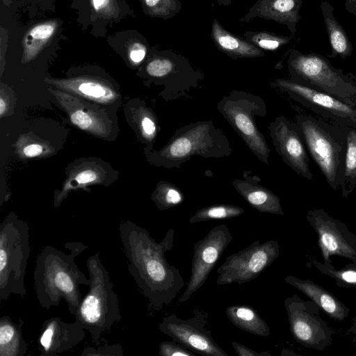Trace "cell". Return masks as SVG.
Returning <instances> with one entry per match:
<instances>
[{
	"instance_id": "1",
	"label": "cell",
	"mask_w": 356,
	"mask_h": 356,
	"mask_svg": "<svg viewBox=\"0 0 356 356\" xmlns=\"http://www.w3.org/2000/svg\"><path fill=\"white\" fill-rule=\"evenodd\" d=\"M127 268L148 306L159 310L173 301L186 286L181 274L166 259L174 245L175 229H169L161 242L136 223L123 221L118 225Z\"/></svg>"
},
{
	"instance_id": "2",
	"label": "cell",
	"mask_w": 356,
	"mask_h": 356,
	"mask_svg": "<svg viewBox=\"0 0 356 356\" xmlns=\"http://www.w3.org/2000/svg\"><path fill=\"white\" fill-rule=\"evenodd\" d=\"M75 256L51 245L44 246L37 256L33 284L40 307L49 309L64 299L68 311L75 315L83 298L79 285L90 280L80 270Z\"/></svg>"
},
{
	"instance_id": "3",
	"label": "cell",
	"mask_w": 356,
	"mask_h": 356,
	"mask_svg": "<svg viewBox=\"0 0 356 356\" xmlns=\"http://www.w3.org/2000/svg\"><path fill=\"white\" fill-rule=\"evenodd\" d=\"M86 267L90 280L89 290L82 298L74 317L89 332L92 341L99 346L102 333L111 330L121 321L122 316L118 295L99 252L88 257Z\"/></svg>"
},
{
	"instance_id": "4",
	"label": "cell",
	"mask_w": 356,
	"mask_h": 356,
	"mask_svg": "<svg viewBox=\"0 0 356 356\" xmlns=\"http://www.w3.org/2000/svg\"><path fill=\"white\" fill-rule=\"evenodd\" d=\"M232 152L227 136L212 120L198 121L177 129L166 145L154 154V161L167 168H179L193 156L220 159Z\"/></svg>"
},
{
	"instance_id": "5",
	"label": "cell",
	"mask_w": 356,
	"mask_h": 356,
	"mask_svg": "<svg viewBox=\"0 0 356 356\" xmlns=\"http://www.w3.org/2000/svg\"><path fill=\"white\" fill-rule=\"evenodd\" d=\"M301 137L327 184L334 191L340 187L346 140L343 129L338 124L310 114L295 115Z\"/></svg>"
},
{
	"instance_id": "6",
	"label": "cell",
	"mask_w": 356,
	"mask_h": 356,
	"mask_svg": "<svg viewBox=\"0 0 356 356\" xmlns=\"http://www.w3.org/2000/svg\"><path fill=\"white\" fill-rule=\"evenodd\" d=\"M290 79L356 107V75L334 67L326 57L293 49L287 60Z\"/></svg>"
},
{
	"instance_id": "7",
	"label": "cell",
	"mask_w": 356,
	"mask_h": 356,
	"mask_svg": "<svg viewBox=\"0 0 356 356\" xmlns=\"http://www.w3.org/2000/svg\"><path fill=\"white\" fill-rule=\"evenodd\" d=\"M31 252L29 226L10 213L0 225V300L26 295L24 278Z\"/></svg>"
},
{
	"instance_id": "8",
	"label": "cell",
	"mask_w": 356,
	"mask_h": 356,
	"mask_svg": "<svg viewBox=\"0 0 356 356\" xmlns=\"http://www.w3.org/2000/svg\"><path fill=\"white\" fill-rule=\"evenodd\" d=\"M217 109L257 158L268 164L270 149L255 122V116L267 114L264 100L254 94L234 90L218 102Z\"/></svg>"
},
{
	"instance_id": "9",
	"label": "cell",
	"mask_w": 356,
	"mask_h": 356,
	"mask_svg": "<svg viewBox=\"0 0 356 356\" xmlns=\"http://www.w3.org/2000/svg\"><path fill=\"white\" fill-rule=\"evenodd\" d=\"M145 74L164 86L163 97L167 101L189 97L193 88L204 79V73L195 70L186 57L170 49L152 47L145 60Z\"/></svg>"
},
{
	"instance_id": "10",
	"label": "cell",
	"mask_w": 356,
	"mask_h": 356,
	"mask_svg": "<svg viewBox=\"0 0 356 356\" xmlns=\"http://www.w3.org/2000/svg\"><path fill=\"white\" fill-rule=\"evenodd\" d=\"M280 255L275 240L261 243L259 240L243 250L227 256L216 270L218 285L242 284L257 278Z\"/></svg>"
},
{
	"instance_id": "11",
	"label": "cell",
	"mask_w": 356,
	"mask_h": 356,
	"mask_svg": "<svg viewBox=\"0 0 356 356\" xmlns=\"http://www.w3.org/2000/svg\"><path fill=\"white\" fill-rule=\"evenodd\" d=\"M284 307L290 332L298 343L319 351L330 346L333 330L321 317V309L314 301L293 294L285 299Z\"/></svg>"
},
{
	"instance_id": "12",
	"label": "cell",
	"mask_w": 356,
	"mask_h": 356,
	"mask_svg": "<svg viewBox=\"0 0 356 356\" xmlns=\"http://www.w3.org/2000/svg\"><path fill=\"white\" fill-rule=\"evenodd\" d=\"M270 85L324 120L356 128V107L290 79L277 78Z\"/></svg>"
},
{
	"instance_id": "13",
	"label": "cell",
	"mask_w": 356,
	"mask_h": 356,
	"mask_svg": "<svg viewBox=\"0 0 356 356\" xmlns=\"http://www.w3.org/2000/svg\"><path fill=\"white\" fill-rule=\"evenodd\" d=\"M194 316L187 319L178 317L176 314L164 317L159 325V330L188 349L205 356H228V354L216 343L209 329L207 314L195 311Z\"/></svg>"
},
{
	"instance_id": "14",
	"label": "cell",
	"mask_w": 356,
	"mask_h": 356,
	"mask_svg": "<svg viewBox=\"0 0 356 356\" xmlns=\"http://www.w3.org/2000/svg\"><path fill=\"white\" fill-rule=\"evenodd\" d=\"M232 240L233 236L227 226L221 224L213 227L203 238L195 243L191 276L179 299V303L188 301L205 284L216 264Z\"/></svg>"
},
{
	"instance_id": "15",
	"label": "cell",
	"mask_w": 356,
	"mask_h": 356,
	"mask_svg": "<svg viewBox=\"0 0 356 356\" xmlns=\"http://www.w3.org/2000/svg\"><path fill=\"white\" fill-rule=\"evenodd\" d=\"M307 220L318 235V244L323 261L332 263L337 255L356 265V235L340 220L332 217L322 209L308 211Z\"/></svg>"
},
{
	"instance_id": "16",
	"label": "cell",
	"mask_w": 356,
	"mask_h": 356,
	"mask_svg": "<svg viewBox=\"0 0 356 356\" xmlns=\"http://www.w3.org/2000/svg\"><path fill=\"white\" fill-rule=\"evenodd\" d=\"M70 6L82 31L95 38H105L114 24L136 16L127 0H72Z\"/></svg>"
},
{
	"instance_id": "17",
	"label": "cell",
	"mask_w": 356,
	"mask_h": 356,
	"mask_svg": "<svg viewBox=\"0 0 356 356\" xmlns=\"http://www.w3.org/2000/svg\"><path fill=\"white\" fill-rule=\"evenodd\" d=\"M268 129L274 148L284 163L299 176L312 181L307 148L295 121L278 116Z\"/></svg>"
},
{
	"instance_id": "18",
	"label": "cell",
	"mask_w": 356,
	"mask_h": 356,
	"mask_svg": "<svg viewBox=\"0 0 356 356\" xmlns=\"http://www.w3.org/2000/svg\"><path fill=\"white\" fill-rule=\"evenodd\" d=\"M86 332L76 321H63L51 317L42 323L38 339L40 356H55L67 351L84 340Z\"/></svg>"
},
{
	"instance_id": "19",
	"label": "cell",
	"mask_w": 356,
	"mask_h": 356,
	"mask_svg": "<svg viewBox=\"0 0 356 356\" xmlns=\"http://www.w3.org/2000/svg\"><path fill=\"white\" fill-rule=\"evenodd\" d=\"M302 0H257L246 15L239 21L248 23L256 17L272 20L286 26L294 35L296 26L301 18L300 15Z\"/></svg>"
},
{
	"instance_id": "20",
	"label": "cell",
	"mask_w": 356,
	"mask_h": 356,
	"mask_svg": "<svg viewBox=\"0 0 356 356\" xmlns=\"http://www.w3.org/2000/svg\"><path fill=\"white\" fill-rule=\"evenodd\" d=\"M243 179H234L232 184L252 208L261 213L284 215L280 197L260 184L259 176L246 170L243 172Z\"/></svg>"
},
{
	"instance_id": "21",
	"label": "cell",
	"mask_w": 356,
	"mask_h": 356,
	"mask_svg": "<svg viewBox=\"0 0 356 356\" xmlns=\"http://www.w3.org/2000/svg\"><path fill=\"white\" fill-rule=\"evenodd\" d=\"M284 281L314 301L330 318L343 321L348 317L350 309L334 295L313 281L293 275H287Z\"/></svg>"
},
{
	"instance_id": "22",
	"label": "cell",
	"mask_w": 356,
	"mask_h": 356,
	"mask_svg": "<svg viewBox=\"0 0 356 356\" xmlns=\"http://www.w3.org/2000/svg\"><path fill=\"white\" fill-rule=\"evenodd\" d=\"M62 24L60 19L54 18L40 21L29 26L22 39V60L31 61L49 47L61 31Z\"/></svg>"
},
{
	"instance_id": "23",
	"label": "cell",
	"mask_w": 356,
	"mask_h": 356,
	"mask_svg": "<svg viewBox=\"0 0 356 356\" xmlns=\"http://www.w3.org/2000/svg\"><path fill=\"white\" fill-rule=\"evenodd\" d=\"M211 37L218 51L232 59L253 58L265 56V52L253 44L225 29L217 19L211 25Z\"/></svg>"
},
{
	"instance_id": "24",
	"label": "cell",
	"mask_w": 356,
	"mask_h": 356,
	"mask_svg": "<svg viewBox=\"0 0 356 356\" xmlns=\"http://www.w3.org/2000/svg\"><path fill=\"white\" fill-rule=\"evenodd\" d=\"M107 42L115 51L125 55L134 65L144 62L151 49L146 38L133 29L116 32L109 35Z\"/></svg>"
},
{
	"instance_id": "25",
	"label": "cell",
	"mask_w": 356,
	"mask_h": 356,
	"mask_svg": "<svg viewBox=\"0 0 356 356\" xmlns=\"http://www.w3.org/2000/svg\"><path fill=\"white\" fill-rule=\"evenodd\" d=\"M327 33L331 54L328 58L340 56L346 59L352 55L353 46L343 27L338 22L334 15V8L327 1L320 4Z\"/></svg>"
},
{
	"instance_id": "26",
	"label": "cell",
	"mask_w": 356,
	"mask_h": 356,
	"mask_svg": "<svg viewBox=\"0 0 356 356\" xmlns=\"http://www.w3.org/2000/svg\"><path fill=\"white\" fill-rule=\"evenodd\" d=\"M24 322L18 318L17 322L8 315L0 318V356H24L29 345L23 338Z\"/></svg>"
},
{
	"instance_id": "27",
	"label": "cell",
	"mask_w": 356,
	"mask_h": 356,
	"mask_svg": "<svg viewBox=\"0 0 356 356\" xmlns=\"http://www.w3.org/2000/svg\"><path fill=\"white\" fill-rule=\"evenodd\" d=\"M225 314L230 322L238 328L259 337H268L270 330L257 310L250 305L228 306Z\"/></svg>"
},
{
	"instance_id": "28",
	"label": "cell",
	"mask_w": 356,
	"mask_h": 356,
	"mask_svg": "<svg viewBox=\"0 0 356 356\" xmlns=\"http://www.w3.org/2000/svg\"><path fill=\"white\" fill-rule=\"evenodd\" d=\"M345 132L346 147L340 182L341 197L348 198L356 188V128L339 125Z\"/></svg>"
},
{
	"instance_id": "29",
	"label": "cell",
	"mask_w": 356,
	"mask_h": 356,
	"mask_svg": "<svg viewBox=\"0 0 356 356\" xmlns=\"http://www.w3.org/2000/svg\"><path fill=\"white\" fill-rule=\"evenodd\" d=\"M307 265H312L322 274L330 277L337 286L356 289V265L354 264L348 263L343 268L336 269L332 263H322L311 258Z\"/></svg>"
},
{
	"instance_id": "30",
	"label": "cell",
	"mask_w": 356,
	"mask_h": 356,
	"mask_svg": "<svg viewBox=\"0 0 356 356\" xmlns=\"http://www.w3.org/2000/svg\"><path fill=\"white\" fill-rule=\"evenodd\" d=\"M244 213V209L238 206L220 204L205 207L197 210L190 219L191 224L213 220L231 219Z\"/></svg>"
},
{
	"instance_id": "31",
	"label": "cell",
	"mask_w": 356,
	"mask_h": 356,
	"mask_svg": "<svg viewBox=\"0 0 356 356\" xmlns=\"http://www.w3.org/2000/svg\"><path fill=\"white\" fill-rule=\"evenodd\" d=\"M143 12L150 17L169 19L182 8L180 0H139Z\"/></svg>"
},
{
	"instance_id": "32",
	"label": "cell",
	"mask_w": 356,
	"mask_h": 356,
	"mask_svg": "<svg viewBox=\"0 0 356 356\" xmlns=\"http://www.w3.org/2000/svg\"><path fill=\"white\" fill-rule=\"evenodd\" d=\"M152 200L160 210H167L181 204L184 195L176 185L162 181L158 184Z\"/></svg>"
},
{
	"instance_id": "33",
	"label": "cell",
	"mask_w": 356,
	"mask_h": 356,
	"mask_svg": "<svg viewBox=\"0 0 356 356\" xmlns=\"http://www.w3.org/2000/svg\"><path fill=\"white\" fill-rule=\"evenodd\" d=\"M243 37L261 50L276 51L280 47L289 44L292 38L266 31H247Z\"/></svg>"
},
{
	"instance_id": "34",
	"label": "cell",
	"mask_w": 356,
	"mask_h": 356,
	"mask_svg": "<svg viewBox=\"0 0 356 356\" xmlns=\"http://www.w3.org/2000/svg\"><path fill=\"white\" fill-rule=\"evenodd\" d=\"M77 89L86 96L99 101H106L113 97L112 92L108 88L93 81H82L77 86Z\"/></svg>"
},
{
	"instance_id": "35",
	"label": "cell",
	"mask_w": 356,
	"mask_h": 356,
	"mask_svg": "<svg viewBox=\"0 0 356 356\" xmlns=\"http://www.w3.org/2000/svg\"><path fill=\"white\" fill-rule=\"evenodd\" d=\"M123 348L120 344L106 345L95 348L87 346L81 353V356H123Z\"/></svg>"
},
{
	"instance_id": "36",
	"label": "cell",
	"mask_w": 356,
	"mask_h": 356,
	"mask_svg": "<svg viewBox=\"0 0 356 356\" xmlns=\"http://www.w3.org/2000/svg\"><path fill=\"white\" fill-rule=\"evenodd\" d=\"M160 356H195L193 352L175 341H163L159 347Z\"/></svg>"
},
{
	"instance_id": "37",
	"label": "cell",
	"mask_w": 356,
	"mask_h": 356,
	"mask_svg": "<svg viewBox=\"0 0 356 356\" xmlns=\"http://www.w3.org/2000/svg\"><path fill=\"white\" fill-rule=\"evenodd\" d=\"M151 114L145 115L140 122L143 136L149 142L153 141L158 131L156 121Z\"/></svg>"
},
{
	"instance_id": "38",
	"label": "cell",
	"mask_w": 356,
	"mask_h": 356,
	"mask_svg": "<svg viewBox=\"0 0 356 356\" xmlns=\"http://www.w3.org/2000/svg\"><path fill=\"white\" fill-rule=\"evenodd\" d=\"M71 121L73 124L81 128V129H90L92 125V118L88 113L83 111H76L70 116Z\"/></svg>"
},
{
	"instance_id": "39",
	"label": "cell",
	"mask_w": 356,
	"mask_h": 356,
	"mask_svg": "<svg viewBox=\"0 0 356 356\" xmlns=\"http://www.w3.org/2000/svg\"><path fill=\"white\" fill-rule=\"evenodd\" d=\"M232 344L238 356H272L268 351L258 353L238 342L232 341Z\"/></svg>"
},
{
	"instance_id": "40",
	"label": "cell",
	"mask_w": 356,
	"mask_h": 356,
	"mask_svg": "<svg viewBox=\"0 0 356 356\" xmlns=\"http://www.w3.org/2000/svg\"><path fill=\"white\" fill-rule=\"evenodd\" d=\"M97 175L96 172L92 170H86L79 173L73 180V183L78 185L86 184L96 180Z\"/></svg>"
},
{
	"instance_id": "41",
	"label": "cell",
	"mask_w": 356,
	"mask_h": 356,
	"mask_svg": "<svg viewBox=\"0 0 356 356\" xmlns=\"http://www.w3.org/2000/svg\"><path fill=\"white\" fill-rule=\"evenodd\" d=\"M32 6L38 8L42 10H55L56 0H26Z\"/></svg>"
},
{
	"instance_id": "42",
	"label": "cell",
	"mask_w": 356,
	"mask_h": 356,
	"mask_svg": "<svg viewBox=\"0 0 356 356\" xmlns=\"http://www.w3.org/2000/svg\"><path fill=\"white\" fill-rule=\"evenodd\" d=\"M43 151V148L38 144H31L26 146L24 149V154L28 157H34L40 155Z\"/></svg>"
},
{
	"instance_id": "43",
	"label": "cell",
	"mask_w": 356,
	"mask_h": 356,
	"mask_svg": "<svg viewBox=\"0 0 356 356\" xmlns=\"http://www.w3.org/2000/svg\"><path fill=\"white\" fill-rule=\"evenodd\" d=\"M65 247L70 249L71 253L76 257L82 252L88 245H85L82 243H67L65 245Z\"/></svg>"
},
{
	"instance_id": "44",
	"label": "cell",
	"mask_w": 356,
	"mask_h": 356,
	"mask_svg": "<svg viewBox=\"0 0 356 356\" xmlns=\"http://www.w3.org/2000/svg\"><path fill=\"white\" fill-rule=\"evenodd\" d=\"M346 10L356 17V0H345Z\"/></svg>"
},
{
	"instance_id": "45",
	"label": "cell",
	"mask_w": 356,
	"mask_h": 356,
	"mask_svg": "<svg viewBox=\"0 0 356 356\" xmlns=\"http://www.w3.org/2000/svg\"><path fill=\"white\" fill-rule=\"evenodd\" d=\"M233 0H217V3L220 6H227L231 4Z\"/></svg>"
},
{
	"instance_id": "46",
	"label": "cell",
	"mask_w": 356,
	"mask_h": 356,
	"mask_svg": "<svg viewBox=\"0 0 356 356\" xmlns=\"http://www.w3.org/2000/svg\"><path fill=\"white\" fill-rule=\"evenodd\" d=\"M6 111V102L2 97L0 98V115H3Z\"/></svg>"
},
{
	"instance_id": "47",
	"label": "cell",
	"mask_w": 356,
	"mask_h": 356,
	"mask_svg": "<svg viewBox=\"0 0 356 356\" xmlns=\"http://www.w3.org/2000/svg\"><path fill=\"white\" fill-rule=\"evenodd\" d=\"M348 331L353 333L354 334H356V316H355L353 321V325L349 328Z\"/></svg>"
},
{
	"instance_id": "48",
	"label": "cell",
	"mask_w": 356,
	"mask_h": 356,
	"mask_svg": "<svg viewBox=\"0 0 356 356\" xmlns=\"http://www.w3.org/2000/svg\"><path fill=\"white\" fill-rule=\"evenodd\" d=\"M14 0H1V4L4 6L9 7L12 5Z\"/></svg>"
},
{
	"instance_id": "49",
	"label": "cell",
	"mask_w": 356,
	"mask_h": 356,
	"mask_svg": "<svg viewBox=\"0 0 356 356\" xmlns=\"http://www.w3.org/2000/svg\"><path fill=\"white\" fill-rule=\"evenodd\" d=\"M354 341L356 343V334H354Z\"/></svg>"
}]
</instances>
